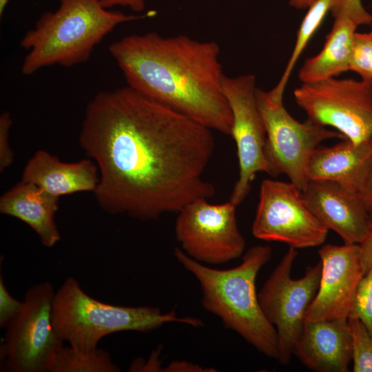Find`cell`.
<instances>
[{
    "label": "cell",
    "instance_id": "obj_22",
    "mask_svg": "<svg viewBox=\"0 0 372 372\" xmlns=\"http://www.w3.org/2000/svg\"><path fill=\"white\" fill-rule=\"evenodd\" d=\"M352 337L353 372H372V336L357 318H349Z\"/></svg>",
    "mask_w": 372,
    "mask_h": 372
},
{
    "label": "cell",
    "instance_id": "obj_12",
    "mask_svg": "<svg viewBox=\"0 0 372 372\" xmlns=\"http://www.w3.org/2000/svg\"><path fill=\"white\" fill-rule=\"evenodd\" d=\"M223 88L233 116L231 136L236 147L239 177L229 200L236 207L247 196L258 172H267L264 154L266 130L256 100V77L225 76Z\"/></svg>",
    "mask_w": 372,
    "mask_h": 372
},
{
    "label": "cell",
    "instance_id": "obj_13",
    "mask_svg": "<svg viewBox=\"0 0 372 372\" xmlns=\"http://www.w3.org/2000/svg\"><path fill=\"white\" fill-rule=\"evenodd\" d=\"M322 265L317 293L305 320H348L365 274L359 244H327L318 251Z\"/></svg>",
    "mask_w": 372,
    "mask_h": 372
},
{
    "label": "cell",
    "instance_id": "obj_34",
    "mask_svg": "<svg viewBox=\"0 0 372 372\" xmlns=\"http://www.w3.org/2000/svg\"><path fill=\"white\" fill-rule=\"evenodd\" d=\"M371 87H372V80H370Z\"/></svg>",
    "mask_w": 372,
    "mask_h": 372
},
{
    "label": "cell",
    "instance_id": "obj_15",
    "mask_svg": "<svg viewBox=\"0 0 372 372\" xmlns=\"http://www.w3.org/2000/svg\"><path fill=\"white\" fill-rule=\"evenodd\" d=\"M293 353L318 372H348L352 337L348 320H305Z\"/></svg>",
    "mask_w": 372,
    "mask_h": 372
},
{
    "label": "cell",
    "instance_id": "obj_26",
    "mask_svg": "<svg viewBox=\"0 0 372 372\" xmlns=\"http://www.w3.org/2000/svg\"><path fill=\"white\" fill-rule=\"evenodd\" d=\"M23 301L14 298L8 291L2 275L0 276V327L6 328L19 315Z\"/></svg>",
    "mask_w": 372,
    "mask_h": 372
},
{
    "label": "cell",
    "instance_id": "obj_28",
    "mask_svg": "<svg viewBox=\"0 0 372 372\" xmlns=\"http://www.w3.org/2000/svg\"><path fill=\"white\" fill-rule=\"evenodd\" d=\"M371 212V227L369 234L364 240L360 244L362 261L365 273L372 267V209Z\"/></svg>",
    "mask_w": 372,
    "mask_h": 372
},
{
    "label": "cell",
    "instance_id": "obj_19",
    "mask_svg": "<svg viewBox=\"0 0 372 372\" xmlns=\"http://www.w3.org/2000/svg\"><path fill=\"white\" fill-rule=\"evenodd\" d=\"M358 26L350 19L336 18L322 50L307 59L299 72L302 83L335 77L349 70L352 43Z\"/></svg>",
    "mask_w": 372,
    "mask_h": 372
},
{
    "label": "cell",
    "instance_id": "obj_32",
    "mask_svg": "<svg viewBox=\"0 0 372 372\" xmlns=\"http://www.w3.org/2000/svg\"><path fill=\"white\" fill-rule=\"evenodd\" d=\"M316 0H289V4L299 10L308 8Z\"/></svg>",
    "mask_w": 372,
    "mask_h": 372
},
{
    "label": "cell",
    "instance_id": "obj_27",
    "mask_svg": "<svg viewBox=\"0 0 372 372\" xmlns=\"http://www.w3.org/2000/svg\"><path fill=\"white\" fill-rule=\"evenodd\" d=\"M12 118L8 112L0 116V171L3 172L14 161V153L9 142Z\"/></svg>",
    "mask_w": 372,
    "mask_h": 372
},
{
    "label": "cell",
    "instance_id": "obj_5",
    "mask_svg": "<svg viewBox=\"0 0 372 372\" xmlns=\"http://www.w3.org/2000/svg\"><path fill=\"white\" fill-rule=\"evenodd\" d=\"M52 322L62 342L83 352L96 350L101 339L117 332H149L170 322L203 326L200 319L179 317L174 311L162 313L154 307H126L99 301L84 291L73 277H68L55 292Z\"/></svg>",
    "mask_w": 372,
    "mask_h": 372
},
{
    "label": "cell",
    "instance_id": "obj_18",
    "mask_svg": "<svg viewBox=\"0 0 372 372\" xmlns=\"http://www.w3.org/2000/svg\"><path fill=\"white\" fill-rule=\"evenodd\" d=\"M59 198L23 180L0 198V212L20 220L38 235L41 244L52 247L61 239L55 223Z\"/></svg>",
    "mask_w": 372,
    "mask_h": 372
},
{
    "label": "cell",
    "instance_id": "obj_2",
    "mask_svg": "<svg viewBox=\"0 0 372 372\" xmlns=\"http://www.w3.org/2000/svg\"><path fill=\"white\" fill-rule=\"evenodd\" d=\"M108 50L127 86L211 130L231 135L216 42L149 32L125 36Z\"/></svg>",
    "mask_w": 372,
    "mask_h": 372
},
{
    "label": "cell",
    "instance_id": "obj_6",
    "mask_svg": "<svg viewBox=\"0 0 372 372\" xmlns=\"http://www.w3.org/2000/svg\"><path fill=\"white\" fill-rule=\"evenodd\" d=\"M258 106L266 130L264 154L267 174H285L302 191L309 180L308 166L320 143L332 138L346 139L339 132L330 130L309 118L296 120L285 109L283 97L271 90L256 88Z\"/></svg>",
    "mask_w": 372,
    "mask_h": 372
},
{
    "label": "cell",
    "instance_id": "obj_4",
    "mask_svg": "<svg viewBox=\"0 0 372 372\" xmlns=\"http://www.w3.org/2000/svg\"><path fill=\"white\" fill-rule=\"evenodd\" d=\"M142 18L109 10L99 0H60L59 8L45 12L20 41L28 53L21 72L59 65L70 67L89 60L95 46L116 26Z\"/></svg>",
    "mask_w": 372,
    "mask_h": 372
},
{
    "label": "cell",
    "instance_id": "obj_23",
    "mask_svg": "<svg viewBox=\"0 0 372 372\" xmlns=\"http://www.w3.org/2000/svg\"><path fill=\"white\" fill-rule=\"evenodd\" d=\"M349 70L363 80H372V33L355 32L353 39Z\"/></svg>",
    "mask_w": 372,
    "mask_h": 372
},
{
    "label": "cell",
    "instance_id": "obj_24",
    "mask_svg": "<svg viewBox=\"0 0 372 372\" xmlns=\"http://www.w3.org/2000/svg\"><path fill=\"white\" fill-rule=\"evenodd\" d=\"M352 318L360 320L372 336V267L358 285L349 318Z\"/></svg>",
    "mask_w": 372,
    "mask_h": 372
},
{
    "label": "cell",
    "instance_id": "obj_16",
    "mask_svg": "<svg viewBox=\"0 0 372 372\" xmlns=\"http://www.w3.org/2000/svg\"><path fill=\"white\" fill-rule=\"evenodd\" d=\"M372 165V136L360 143L344 139L330 147H318L308 166L309 180L335 182L356 193Z\"/></svg>",
    "mask_w": 372,
    "mask_h": 372
},
{
    "label": "cell",
    "instance_id": "obj_31",
    "mask_svg": "<svg viewBox=\"0 0 372 372\" xmlns=\"http://www.w3.org/2000/svg\"><path fill=\"white\" fill-rule=\"evenodd\" d=\"M167 371H208L203 367L187 362H176L167 368Z\"/></svg>",
    "mask_w": 372,
    "mask_h": 372
},
{
    "label": "cell",
    "instance_id": "obj_33",
    "mask_svg": "<svg viewBox=\"0 0 372 372\" xmlns=\"http://www.w3.org/2000/svg\"><path fill=\"white\" fill-rule=\"evenodd\" d=\"M10 0H0V16L1 17L4 12L6 6Z\"/></svg>",
    "mask_w": 372,
    "mask_h": 372
},
{
    "label": "cell",
    "instance_id": "obj_1",
    "mask_svg": "<svg viewBox=\"0 0 372 372\" xmlns=\"http://www.w3.org/2000/svg\"><path fill=\"white\" fill-rule=\"evenodd\" d=\"M211 131L127 85L97 93L79 144L99 169V205L150 220L212 198L214 186L203 178L215 147Z\"/></svg>",
    "mask_w": 372,
    "mask_h": 372
},
{
    "label": "cell",
    "instance_id": "obj_30",
    "mask_svg": "<svg viewBox=\"0 0 372 372\" xmlns=\"http://www.w3.org/2000/svg\"><path fill=\"white\" fill-rule=\"evenodd\" d=\"M361 199L370 209H372V165L368 172L365 181L358 193Z\"/></svg>",
    "mask_w": 372,
    "mask_h": 372
},
{
    "label": "cell",
    "instance_id": "obj_20",
    "mask_svg": "<svg viewBox=\"0 0 372 372\" xmlns=\"http://www.w3.org/2000/svg\"><path fill=\"white\" fill-rule=\"evenodd\" d=\"M110 353L97 348L90 352L79 351L70 346H63L51 361L48 372H118Z\"/></svg>",
    "mask_w": 372,
    "mask_h": 372
},
{
    "label": "cell",
    "instance_id": "obj_17",
    "mask_svg": "<svg viewBox=\"0 0 372 372\" xmlns=\"http://www.w3.org/2000/svg\"><path fill=\"white\" fill-rule=\"evenodd\" d=\"M21 180L60 198L77 192L94 193L99 182V172L96 164L90 159L64 163L41 149L25 165Z\"/></svg>",
    "mask_w": 372,
    "mask_h": 372
},
{
    "label": "cell",
    "instance_id": "obj_35",
    "mask_svg": "<svg viewBox=\"0 0 372 372\" xmlns=\"http://www.w3.org/2000/svg\"><path fill=\"white\" fill-rule=\"evenodd\" d=\"M371 33H372V31H371Z\"/></svg>",
    "mask_w": 372,
    "mask_h": 372
},
{
    "label": "cell",
    "instance_id": "obj_9",
    "mask_svg": "<svg viewBox=\"0 0 372 372\" xmlns=\"http://www.w3.org/2000/svg\"><path fill=\"white\" fill-rule=\"evenodd\" d=\"M298 252L290 247L258 293L260 307L275 327L278 339V360L288 364L305 322L307 309L319 287L322 265L309 267L299 279L291 276Z\"/></svg>",
    "mask_w": 372,
    "mask_h": 372
},
{
    "label": "cell",
    "instance_id": "obj_8",
    "mask_svg": "<svg viewBox=\"0 0 372 372\" xmlns=\"http://www.w3.org/2000/svg\"><path fill=\"white\" fill-rule=\"evenodd\" d=\"M293 95L313 123L335 128L355 144L372 136L370 81L332 77L302 83Z\"/></svg>",
    "mask_w": 372,
    "mask_h": 372
},
{
    "label": "cell",
    "instance_id": "obj_11",
    "mask_svg": "<svg viewBox=\"0 0 372 372\" xmlns=\"http://www.w3.org/2000/svg\"><path fill=\"white\" fill-rule=\"evenodd\" d=\"M328 231L308 208L302 191L293 183L271 179L262 182L251 227L255 238L301 249L322 245Z\"/></svg>",
    "mask_w": 372,
    "mask_h": 372
},
{
    "label": "cell",
    "instance_id": "obj_21",
    "mask_svg": "<svg viewBox=\"0 0 372 372\" xmlns=\"http://www.w3.org/2000/svg\"><path fill=\"white\" fill-rule=\"evenodd\" d=\"M334 0H316L309 8L297 33L291 55L277 85L271 89L278 96H282L291 74L300 56L331 10Z\"/></svg>",
    "mask_w": 372,
    "mask_h": 372
},
{
    "label": "cell",
    "instance_id": "obj_7",
    "mask_svg": "<svg viewBox=\"0 0 372 372\" xmlns=\"http://www.w3.org/2000/svg\"><path fill=\"white\" fill-rule=\"evenodd\" d=\"M53 285L43 281L30 287L19 315L8 325L1 359L10 372H44L63 346L52 322Z\"/></svg>",
    "mask_w": 372,
    "mask_h": 372
},
{
    "label": "cell",
    "instance_id": "obj_29",
    "mask_svg": "<svg viewBox=\"0 0 372 372\" xmlns=\"http://www.w3.org/2000/svg\"><path fill=\"white\" fill-rule=\"evenodd\" d=\"M105 8L109 9L114 6H124L135 12H142L145 7L146 0H99Z\"/></svg>",
    "mask_w": 372,
    "mask_h": 372
},
{
    "label": "cell",
    "instance_id": "obj_3",
    "mask_svg": "<svg viewBox=\"0 0 372 372\" xmlns=\"http://www.w3.org/2000/svg\"><path fill=\"white\" fill-rule=\"evenodd\" d=\"M271 253L269 245L253 246L238 266L217 269L194 260L180 248L174 250L176 260L198 281L203 308L260 353L278 360L277 332L265 317L256 289L257 275Z\"/></svg>",
    "mask_w": 372,
    "mask_h": 372
},
{
    "label": "cell",
    "instance_id": "obj_14",
    "mask_svg": "<svg viewBox=\"0 0 372 372\" xmlns=\"http://www.w3.org/2000/svg\"><path fill=\"white\" fill-rule=\"evenodd\" d=\"M313 215L346 244H360L371 227V212L358 193L327 180H309L302 191Z\"/></svg>",
    "mask_w": 372,
    "mask_h": 372
},
{
    "label": "cell",
    "instance_id": "obj_25",
    "mask_svg": "<svg viewBox=\"0 0 372 372\" xmlns=\"http://www.w3.org/2000/svg\"><path fill=\"white\" fill-rule=\"evenodd\" d=\"M330 11L335 19H350L358 27L372 23V15L364 8L361 0H334Z\"/></svg>",
    "mask_w": 372,
    "mask_h": 372
},
{
    "label": "cell",
    "instance_id": "obj_10",
    "mask_svg": "<svg viewBox=\"0 0 372 372\" xmlns=\"http://www.w3.org/2000/svg\"><path fill=\"white\" fill-rule=\"evenodd\" d=\"M236 206L230 200L211 204L196 199L183 207L175 223L176 238L190 258L221 265L240 257L245 240L237 223Z\"/></svg>",
    "mask_w": 372,
    "mask_h": 372
}]
</instances>
